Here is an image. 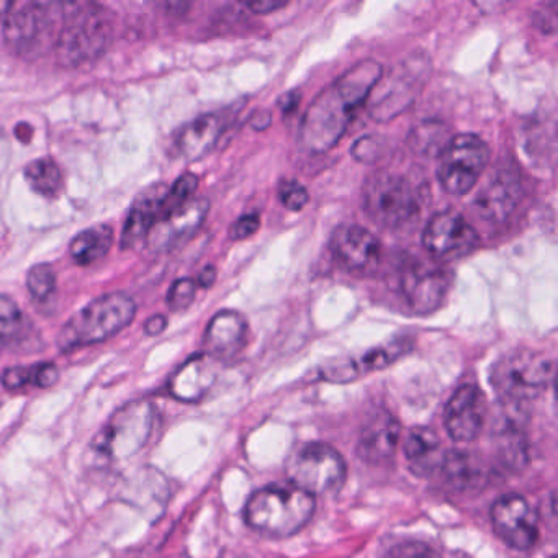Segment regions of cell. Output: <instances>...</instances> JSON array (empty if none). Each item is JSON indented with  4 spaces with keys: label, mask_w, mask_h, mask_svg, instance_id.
I'll list each match as a JSON object with an SVG mask.
<instances>
[{
    "label": "cell",
    "mask_w": 558,
    "mask_h": 558,
    "mask_svg": "<svg viewBox=\"0 0 558 558\" xmlns=\"http://www.w3.org/2000/svg\"><path fill=\"white\" fill-rule=\"evenodd\" d=\"M381 76L384 68L377 61L365 60L326 87L303 117L300 145L315 155L335 148L348 132L352 119L380 83Z\"/></svg>",
    "instance_id": "6da1fadb"
},
{
    "label": "cell",
    "mask_w": 558,
    "mask_h": 558,
    "mask_svg": "<svg viewBox=\"0 0 558 558\" xmlns=\"http://www.w3.org/2000/svg\"><path fill=\"white\" fill-rule=\"evenodd\" d=\"M113 22L109 9L93 2L63 4V24L54 53L64 68L94 63L112 40Z\"/></svg>",
    "instance_id": "7a4b0ae2"
},
{
    "label": "cell",
    "mask_w": 558,
    "mask_h": 558,
    "mask_svg": "<svg viewBox=\"0 0 558 558\" xmlns=\"http://www.w3.org/2000/svg\"><path fill=\"white\" fill-rule=\"evenodd\" d=\"M315 509L316 499L295 486H266L247 499L244 521L269 537H290L312 521Z\"/></svg>",
    "instance_id": "3957f363"
},
{
    "label": "cell",
    "mask_w": 558,
    "mask_h": 558,
    "mask_svg": "<svg viewBox=\"0 0 558 558\" xmlns=\"http://www.w3.org/2000/svg\"><path fill=\"white\" fill-rule=\"evenodd\" d=\"M136 303L123 292L107 293L77 312L58 336L61 351L86 348L119 335L135 319Z\"/></svg>",
    "instance_id": "277c9868"
},
{
    "label": "cell",
    "mask_w": 558,
    "mask_h": 558,
    "mask_svg": "<svg viewBox=\"0 0 558 558\" xmlns=\"http://www.w3.org/2000/svg\"><path fill=\"white\" fill-rule=\"evenodd\" d=\"M554 377V359L544 352L518 349L502 355L493 365L489 381L505 403L521 407L541 397L550 387Z\"/></svg>",
    "instance_id": "5b68a950"
},
{
    "label": "cell",
    "mask_w": 558,
    "mask_h": 558,
    "mask_svg": "<svg viewBox=\"0 0 558 558\" xmlns=\"http://www.w3.org/2000/svg\"><path fill=\"white\" fill-rule=\"evenodd\" d=\"M286 475L290 485L315 498L341 492L348 478V465L335 447L310 442L290 453Z\"/></svg>",
    "instance_id": "8992f818"
},
{
    "label": "cell",
    "mask_w": 558,
    "mask_h": 558,
    "mask_svg": "<svg viewBox=\"0 0 558 558\" xmlns=\"http://www.w3.org/2000/svg\"><path fill=\"white\" fill-rule=\"evenodd\" d=\"M61 24L63 4L31 2L5 17V44L22 57H40L57 47Z\"/></svg>",
    "instance_id": "52a82bcc"
},
{
    "label": "cell",
    "mask_w": 558,
    "mask_h": 558,
    "mask_svg": "<svg viewBox=\"0 0 558 558\" xmlns=\"http://www.w3.org/2000/svg\"><path fill=\"white\" fill-rule=\"evenodd\" d=\"M492 151L480 136L463 133L453 136L440 151L437 179L440 187L453 197L469 194L488 166Z\"/></svg>",
    "instance_id": "ba28073f"
},
{
    "label": "cell",
    "mask_w": 558,
    "mask_h": 558,
    "mask_svg": "<svg viewBox=\"0 0 558 558\" xmlns=\"http://www.w3.org/2000/svg\"><path fill=\"white\" fill-rule=\"evenodd\" d=\"M153 420H155V408L149 401L126 403L94 437V450L107 459L132 457L148 442Z\"/></svg>",
    "instance_id": "9c48e42d"
},
{
    "label": "cell",
    "mask_w": 558,
    "mask_h": 558,
    "mask_svg": "<svg viewBox=\"0 0 558 558\" xmlns=\"http://www.w3.org/2000/svg\"><path fill=\"white\" fill-rule=\"evenodd\" d=\"M364 207L375 223L395 230L410 223L416 217L420 201L408 179L390 172H380L372 175L365 184Z\"/></svg>",
    "instance_id": "30bf717a"
},
{
    "label": "cell",
    "mask_w": 558,
    "mask_h": 558,
    "mask_svg": "<svg viewBox=\"0 0 558 558\" xmlns=\"http://www.w3.org/2000/svg\"><path fill=\"white\" fill-rule=\"evenodd\" d=\"M413 349V339L395 338L377 348L368 349L357 355L332 359L319 368L323 380L331 384H349L372 372L384 371L398 359L407 355Z\"/></svg>",
    "instance_id": "8fae6325"
},
{
    "label": "cell",
    "mask_w": 558,
    "mask_h": 558,
    "mask_svg": "<svg viewBox=\"0 0 558 558\" xmlns=\"http://www.w3.org/2000/svg\"><path fill=\"white\" fill-rule=\"evenodd\" d=\"M475 228L459 211H439L430 218L423 234L427 253L436 259H457L466 256L478 246Z\"/></svg>",
    "instance_id": "7c38bea8"
},
{
    "label": "cell",
    "mask_w": 558,
    "mask_h": 558,
    "mask_svg": "<svg viewBox=\"0 0 558 558\" xmlns=\"http://www.w3.org/2000/svg\"><path fill=\"white\" fill-rule=\"evenodd\" d=\"M492 524L496 535L514 550H529L537 544V514L522 496H501L493 505Z\"/></svg>",
    "instance_id": "4fadbf2b"
},
{
    "label": "cell",
    "mask_w": 558,
    "mask_h": 558,
    "mask_svg": "<svg viewBox=\"0 0 558 558\" xmlns=\"http://www.w3.org/2000/svg\"><path fill=\"white\" fill-rule=\"evenodd\" d=\"M452 277L446 269L429 264H410L401 276V295L416 315H430L442 305Z\"/></svg>",
    "instance_id": "5bb4252c"
},
{
    "label": "cell",
    "mask_w": 558,
    "mask_h": 558,
    "mask_svg": "<svg viewBox=\"0 0 558 558\" xmlns=\"http://www.w3.org/2000/svg\"><path fill=\"white\" fill-rule=\"evenodd\" d=\"M381 243L361 225H341L332 233V256L339 266L357 276H368L380 266Z\"/></svg>",
    "instance_id": "9a60e30c"
},
{
    "label": "cell",
    "mask_w": 558,
    "mask_h": 558,
    "mask_svg": "<svg viewBox=\"0 0 558 558\" xmlns=\"http://www.w3.org/2000/svg\"><path fill=\"white\" fill-rule=\"evenodd\" d=\"M485 420L486 401L483 391L473 384L457 388L444 411L447 434L457 442H470L480 436Z\"/></svg>",
    "instance_id": "2e32d148"
},
{
    "label": "cell",
    "mask_w": 558,
    "mask_h": 558,
    "mask_svg": "<svg viewBox=\"0 0 558 558\" xmlns=\"http://www.w3.org/2000/svg\"><path fill=\"white\" fill-rule=\"evenodd\" d=\"M522 197V182L512 169H498L473 201V210L482 220L502 223L508 220Z\"/></svg>",
    "instance_id": "e0dca14e"
},
{
    "label": "cell",
    "mask_w": 558,
    "mask_h": 558,
    "mask_svg": "<svg viewBox=\"0 0 558 558\" xmlns=\"http://www.w3.org/2000/svg\"><path fill=\"white\" fill-rule=\"evenodd\" d=\"M413 63H404L397 73L391 74L385 83L378 99L372 106V119L377 122H388L408 109L416 99L417 84L426 81V63L417 64L416 58H411Z\"/></svg>",
    "instance_id": "ac0fdd59"
},
{
    "label": "cell",
    "mask_w": 558,
    "mask_h": 558,
    "mask_svg": "<svg viewBox=\"0 0 558 558\" xmlns=\"http://www.w3.org/2000/svg\"><path fill=\"white\" fill-rule=\"evenodd\" d=\"M400 437V421L390 411H375L362 426L357 442L359 459L371 465H385L397 453Z\"/></svg>",
    "instance_id": "d6986e66"
},
{
    "label": "cell",
    "mask_w": 558,
    "mask_h": 558,
    "mask_svg": "<svg viewBox=\"0 0 558 558\" xmlns=\"http://www.w3.org/2000/svg\"><path fill=\"white\" fill-rule=\"evenodd\" d=\"M208 201L205 198H192L184 207L178 208L172 214L159 218L155 227L146 238L151 251H165L178 244L184 238L191 236L204 223L208 214Z\"/></svg>",
    "instance_id": "ffe728a7"
},
{
    "label": "cell",
    "mask_w": 558,
    "mask_h": 558,
    "mask_svg": "<svg viewBox=\"0 0 558 558\" xmlns=\"http://www.w3.org/2000/svg\"><path fill=\"white\" fill-rule=\"evenodd\" d=\"M247 323L240 313L220 312L208 323L205 331V354L217 362H227L236 357L246 345Z\"/></svg>",
    "instance_id": "44dd1931"
},
{
    "label": "cell",
    "mask_w": 558,
    "mask_h": 558,
    "mask_svg": "<svg viewBox=\"0 0 558 558\" xmlns=\"http://www.w3.org/2000/svg\"><path fill=\"white\" fill-rule=\"evenodd\" d=\"M168 189L165 184H155L136 197L123 227L122 241H120L122 250H133L138 244L145 243L149 231L159 220L162 201L168 194Z\"/></svg>",
    "instance_id": "7402d4cb"
},
{
    "label": "cell",
    "mask_w": 558,
    "mask_h": 558,
    "mask_svg": "<svg viewBox=\"0 0 558 558\" xmlns=\"http://www.w3.org/2000/svg\"><path fill=\"white\" fill-rule=\"evenodd\" d=\"M217 380V361L210 355L197 354L178 368L169 381L172 397L185 403L201 401Z\"/></svg>",
    "instance_id": "603a6c76"
},
{
    "label": "cell",
    "mask_w": 558,
    "mask_h": 558,
    "mask_svg": "<svg viewBox=\"0 0 558 558\" xmlns=\"http://www.w3.org/2000/svg\"><path fill=\"white\" fill-rule=\"evenodd\" d=\"M403 453L411 472L423 478L439 470L444 457L439 436L426 426L410 430L403 442Z\"/></svg>",
    "instance_id": "cb8c5ba5"
},
{
    "label": "cell",
    "mask_w": 558,
    "mask_h": 558,
    "mask_svg": "<svg viewBox=\"0 0 558 558\" xmlns=\"http://www.w3.org/2000/svg\"><path fill=\"white\" fill-rule=\"evenodd\" d=\"M223 132V119L218 113H207L185 125L175 138V149L189 161L204 158L217 145Z\"/></svg>",
    "instance_id": "d4e9b609"
},
{
    "label": "cell",
    "mask_w": 558,
    "mask_h": 558,
    "mask_svg": "<svg viewBox=\"0 0 558 558\" xmlns=\"http://www.w3.org/2000/svg\"><path fill=\"white\" fill-rule=\"evenodd\" d=\"M439 472L447 486L460 493L482 488L486 480L482 460L469 450H449L444 453Z\"/></svg>",
    "instance_id": "484cf974"
},
{
    "label": "cell",
    "mask_w": 558,
    "mask_h": 558,
    "mask_svg": "<svg viewBox=\"0 0 558 558\" xmlns=\"http://www.w3.org/2000/svg\"><path fill=\"white\" fill-rule=\"evenodd\" d=\"M35 342L38 336L32 319L12 296L0 295V345L12 351H28Z\"/></svg>",
    "instance_id": "4316f807"
},
{
    "label": "cell",
    "mask_w": 558,
    "mask_h": 558,
    "mask_svg": "<svg viewBox=\"0 0 558 558\" xmlns=\"http://www.w3.org/2000/svg\"><path fill=\"white\" fill-rule=\"evenodd\" d=\"M113 244V230L109 225H96L81 231L73 241H71V256L80 266H89L104 259L109 254Z\"/></svg>",
    "instance_id": "83f0119b"
},
{
    "label": "cell",
    "mask_w": 558,
    "mask_h": 558,
    "mask_svg": "<svg viewBox=\"0 0 558 558\" xmlns=\"http://www.w3.org/2000/svg\"><path fill=\"white\" fill-rule=\"evenodd\" d=\"M60 378V371L51 362L31 365V367H11L2 374L0 381L8 390H21V388L35 385L38 388H50Z\"/></svg>",
    "instance_id": "f1b7e54d"
},
{
    "label": "cell",
    "mask_w": 558,
    "mask_h": 558,
    "mask_svg": "<svg viewBox=\"0 0 558 558\" xmlns=\"http://www.w3.org/2000/svg\"><path fill=\"white\" fill-rule=\"evenodd\" d=\"M25 179L37 194L53 198L63 191L64 178L60 166L51 158H41L25 168Z\"/></svg>",
    "instance_id": "f546056e"
},
{
    "label": "cell",
    "mask_w": 558,
    "mask_h": 558,
    "mask_svg": "<svg viewBox=\"0 0 558 558\" xmlns=\"http://www.w3.org/2000/svg\"><path fill=\"white\" fill-rule=\"evenodd\" d=\"M27 287L37 302L45 303L57 292V272L51 264H37L28 270Z\"/></svg>",
    "instance_id": "4dcf8cb0"
},
{
    "label": "cell",
    "mask_w": 558,
    "mask_h": 558,
    "mask_svg": "<svg viewBox=\"0 0 558 558\" xmlns=\"http://www.w3.org/2000/svg\"><path fill=\"white\" fill-rule=\"evenodd\" d=\"M198 187V178L195 174L181 175L178 181L174 182L171 189H168V194L165 195V201L161 205V215L159 218L166 217V215L172 214L178 208L184 207L187 202L192 201L195 192Z\"/></svg>",
    "instance_id": "1f68e13d"
},
{
    "label": "cell",
    "mask_w": 558,
    "mask_h": 558,
    "mask_svg": "<svg viewBox=\"0 0 558 558\" xmlns=\"http://www.w3.org/2000/svg\"><path fill=\"white\" fill-rule=\"evenodd\" d=\"M197 283L192 279H179L172 283L168 293V305L172 312H184L194 302Z\"/></svg>",
    "instance_id": "d6a6232c"
},
{
    "label": "cell",
    "mask_w": 558,
    "mask_h": 558,
    "mask_svg": "<svg viewBox=\"0 0 558 558\" xmlns=\"http://www.w3.org/2000/svg\"><path fill=\"white\" fill-rule=\"evenodd\" d=\"M381 558H440L439 551L426 542H403L388 548Z\"/></svg>",
    "instance_id": "836d02e7"
},
{
    "label": "cell",
    "mask_w": 558,
    "mask_h": 558,
    "mask_svg": "<svg viewBox=\"0 0 558 558\" xmlns=\"http://www.w3.org/2000/svg\"><path fill=\"white\" fill-rule=\"evenodd\" d=\"M279 198L290 211L303 210L310 202L308 191L296 181H283L279 185Z\"/></svg>",
    "instance_id": "e575fe53"
},
{
    "label": "cell",
    "mask_w": 558,
    "mask_h": 558,
    "mask_svg": "<svg viewBox=\"0 0 558 558\" xmlns=\"http://www.w3.org/2000/svg\"><path fill=\"white\" fill-rule=\"evenodd\" d=\"M260 227V215L253 211V214L243 215L236 223L231 227L230 236L231 240L241 241L247 240L257 233Z\"/></svg>",
    "instance_id": "d590c367"
},
{
    "label": "cell",
    "mask_w": 558,
    "mask_h": 558,
    "mask_svg": "<svg viewBox=\"0 0 558 558\" xmlns=\"http://www.w3.org/2000/svg\"><path fill=\"white\" fill-rule=\"evenodd\" d=\"M246 8L253 11L254 14L264 15L287 8V2H279V0H254V2H247Z\"/></svg>",
    "instance_id": "8d00e7d4"
},
{
    "label": "cell",
    "mask_w": 558,
    "mask_h": 558,
    "mask_svg": "<svg viewBox=\"0 0 558 558\" xmlns=\"http://www.w3.org/2000/svg\"><path fill=\"white\" fill-rule=\"evenodd\" d=\"M166 326H168V319L162 315H155L146 322L145 331L148 336H158L165 331Z\"/></svg>",
    "instance_id": "74e56055"
},
{
    "label": "cell",
    "mask_w": 558,
    "mask_h": 558,
    "mask_svg": "<svg viewBox=\"0 0 558 558\" xmlns=\"http://www.w3.org/2000/svg\"><path fill=\"white\" fill-rule=\"evenodd\" d=\"M217 280V269L214 266H207L201 274H198L197 286L202 289H210Z\"/></svg>",
    "instance_id": "f35d334b"
},
{
    "label": "cell",
    "mask_w": 558,
    "mask_h": 558,
    "mask_svg": "<svg viewBox=\"0 0 558 558\" xmlns=\"http://www.w3.org/2000/svg\"><path fill=\"white\" fill-rule=\"evenodd\" d=\"M299 94H287V96L283 97L282 100H280V109H282V113H286V116H290V113H292L293 110H295L296 107H299Z\"/></svg>",
    "instance_id": "ab89813d"
},
{
    "label": "cell",
    "mask_w": 558,
    "mask_h": 558,
    "mask_svg": "<svg viewBox=\"0 0 558 558\" xmlns=\"http://www.w3.org/2000/svg\"><path fill=\"white\" fill-rule=\"evenodd\" d=\"M15 135H17V138L21 140V142L28 143L32 140V136H34V129H32L28 123H21V125L15 129Z\"/></svg>",
    "instance_id": "60d3db41"
},
{
    "label": "cell",
    "mask_w": 558,
    "mask_h": 558,
    "mask_svg": "<svg viewBox=\"0 0 558 558\" xmlns=\"http://www.w3.org/2000/svg\"><path fill=\"white\" fill-rule=\"evenodd\" d=\"M15 4L12 2H0V19L8 17Z\"/></svg>",
    "instance_id": "b9f144b4"
},
{
    "label": "cell",
    "mask_w": 558,
    "mask_h": 558,
    "mask_svg": "<svg viewBox=\"0 0 558 558\" xmlns=\"http://www.w3.org/2000/svg\"><path fill=\"white\" fill-rule=\"evenodd\" d=\"M551 558H555V557H551Z\"/></svg>",
    "instance_id": "7bdbcfd3"
}]
</instances>
